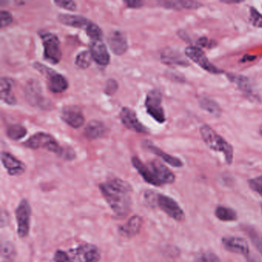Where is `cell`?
<instances>
[{
    "label": "cell",
    "mask_w": 262,
    "mask_h": 262,
    "mask_svg": "<svg viewBox=\"0 0 262 262\" xmlns=\"http://www.w3.org/2000/svg\"><path fill=\"white\" fill-rule=\"evenodd\" d=\"M85 32H86L87 36L90 37L91 41L102 39V30H101L100 27H98L96 24H93V23L91 22V24L88 26V27L85 29Z\"/></svg>",
    "instance_id": "obj_32"
},
{
    "label": "cell",
    "mask_w": 262,
    "mask_h": 262,
    "mask_svg": "<svg viewBox=\"0 0 262 262\" xmlns=\"http://www.w3.org/2000/svg\"><path fill=\"white\" fill-rule=\"evenodd\" d=\"M260 136H262V128H260Z\"/></svg>",
    "instance_id": "obj_45"
},
{
    "label": "cell",
    "mask_w": 262,
    "mask_h": 262,
    "mask_svg": "<svg viewBox=\"0 0 262 262\" xmlns=\"http://www.w3.org/2000/svg\"><path fill=\"white\" fill-rule=\"evenodd\" d=\"M199 132L205 145L213 151L223 153L226 163L229 165H231L234 157L232 145L228 143L222 136L217 134L208 125H202Z\"/></svg>",
    "instance_id": "obj_2"
},
{
    "label": "cell",
    "mask_w": 262,
    "mask_h": 262,
    "mask_svg": "<svg viewBox=\"0 0 262 262\" xmlns=\"http://www.w3.org/2000/svg\"><path fill=\"white\" fill-rule=\"evenodd\" d=\"M198 46L200 47V48H207V49H212L214 47H217V43L215 41L212 40V39H209L208 38L203 36V37H200L197 40Z\"/></svg>",
    "instance_id": "obj_41"
},
{
    "label": "cell",
    "mask_w": 262,
    "mask_h": 262,
    "mask_svg": "<svg viewBox=\"0 0 262 262\" xmlns=\"http://www.w3.org/2000/svg\"><path fill=\"white\" fill-rule=\"evenodd\" d=\"M54 4L59 8L69 10V11H76V9H77V5H76V3L74 2V1L57 0V1H54Z\"/></svg>",
    "instance_id": "obj_39"
},
{
    "label": "cell",
    "mask_w": 262,
    "mask_h": 262,
    "mask_svg": "<svg viewBox=\"0 0 262 262\" xmlns=\"http://www.w3.org/2000/svg\"><path fill=\"white\" fill-rule=\"evenodd\" d=\"M32 208L27 199H22L16 209V220L17 233L19 237L24 238L30 234Z\"/></svg>",
    "instance_id": "obj_7"
},
{
    "label": "cell",
    "mask_w": 262,
    "mask_h": 262,
    "mask_svg": "<svg viewBox=\"0 0 262 262\" xmlns=\"http://www.w3.org/2000/svg\"><path fill=\"white\" fill-rule=\"evenodd\" d=\"M105 126L100 121H91L84 129V136L90 140L100 139L105 133Z\"/></svg>",
    "instance_id": "obj_24"
},
{
    "label": "cell",
    "mask_w": 262,
    "mask_h": 262,
    "mask_svg": "<svg viewBox=\"0 0 262 262\" xmlns=\"http://www.w3.org/2000/svg\"><path fill=\"white\" fill-rule=\"evenodd\" d=\"M93 60V56L90 51H82L76 56V65L79 68L85 70L91 66Z\"/></svg>",
    "instance_id": "obj_31"
},
{
    "label": "cell",
    "mask_w": 262,
    "mask_h": 262,
    "mask_svg": "<svg viewBox=\"0 0 262 262\" xmlns=\"http://www.w3.org/2000/svg\"><path fill=\"white\" fill-rule=\"evenodd\" d=\"M261 210H262V205H261Z\"/></svg>",
    "instance_id": "obj_46"
},
{
    "label": "cell",
    "mask_w": 262,
    "mask_h": 262,
    "mask_svg": "<svg viewBox=\"0 0 262 262\" xmlns=\"http://www.w3.org/2000/svg\"><path fill=\"white\" fill-rule=\"evenodd\" d=\"M13 16L10 12L2 10L1 11V28L9 27L13 23Z\"/></svg>",
    "instance_id": "obj_42"
},
{
    "label": "cell",
    "mask_w": 262,
    "mask_h": 262,
    "mask_svg": "<svg viewBox=\"0 0 262 262\" xmlns=\"http://www.w3.org/2000/svg\"><path fill=\"white\" fill-rule=\"evenodd\" d=\"M27 128L19 124L10 125L7 129V136L13 141L21 140L27 136Z\"/></svg>",
    "instance_id": "obj_29"
},
{
    "label": "cell",
    "mask_w": 262,
    "mask_h": 262,
    "mask_svg": "<svg viewBox=\"0 0 262 262\" xmlns=\"http://www.w3.org/2000/svg\"><path fill=\"white\" fill-rule=\"evenodd\" d=\"M61 119L73 128H79L85 123V118L79 107L66 106L61 112Z\"/></svg>",
    "instance_id": "obj_13"
},
{
    "label": "cell",
    "mask_w": 262,
    "mask_h": 262,
    "mask_svg": "<svg viewBox=\"0 0 262 262\" xmlns=\"http://www.w3.org/2000/svg\"><path fill=\"white\" fill-rule=\"evenodd\" d=\"M124 3H125L127 7L131 9L142 8L144 6V4H145V2H143V1H138V0H136V1H125Z\"/></svg>",
    "instance_id": "obj_43"
},
{
    "label": "cell",
    "mask_w": 262,
    "mask_h": 262,
    "mask_svg": "<svg viewBox=\"0 0 262 262\" xmlns=\"http://www.w3.org/2000/svg\"><path fill=\"white\" fill-rule=\"evenodd\" d=\"M1 162L8 174L11 176H21L25 172L27 168L22 161L19 160L14 156L7 151H4L1 154Z\"/></svg>",
    "instance_id": "obj_16"
},
{
    "label": "cell",
    "mask_w": 262,
    "mask_h": 262,
    "mask_svg": "<svg viewBox=\"0 0 262 262\" xmlns=\"http://www.w3.org/2000/svg\"><path fill=\"white\" fill-rule=\"evenodd\" d=\"M142 226V217L133 215L128 222L119 228V233L124 237H133L140 232Z\"/></svg>",
    "instance_id": "obj_19"
},
{
    "label": "cell",
    "mask_w": 262,
    "mask_h": 262,
    "mask_svg": "<svg viewBox=\"0 0 262 262\" xmlns=\"http://www.w3.org/2000/svg\"><path fill=\"white\" fill-rule=\"evenodd\" d=\"M162 103V94L157 89L151 90L147 94L145 105L147 113L159 123H164L166 121Z\"/></svg>",
    "instance_id": "obj_6"
},
{
    "label": "cell",
    "mask_w": 262,
    "mask_h": 262,
    "mask_svg": "<svg viewBox=\"0 0 262 262\" xmlns=\"http://www.w3.org/2000/svg\"><path fill=\"white\" fill-rule=\"evenodd\" d=\"M185 54L190 60L192 61L196 65L200 67L202 70L211 73V74L217 75L223 73L222 70H219L217 67L210 62L209 59L205 55V52L200 47L189 46L185 49Z\"/></svg>",
    "instance_id": "obj_9"
},
{
    "label": "cell",
    "mask_w": 262,
    "mask_h": 262,
    "mask_svg": "<svg viewBox=\"0 0 262 262\" xmlns=\"http://www.w3.org/2000/svg\"><path fill=\"white\" fill-rule=\"evenodd\" d=\"M216 217L222 222H234L237 220V214L232 208L217 206L214 211Z\"/></svg>",
    "instance_id": "obj_28"
},
{
    "label": "cell",
    "mask_w": 262,
    "mask_h": 262,
    "mask_svg": "<svg viewBox=\"0 0 262 262\" xmlns=\"http://www.w3.org/2000/svg\"><path fill=\"white\" fill-rule=\"evenodd\" d=\"M249 22L256 28H262V14L254 7H250Z\"/></svg>",
    "instance_id": "obj_34"
},
{
    "label": "cell",
    "mask_w": 262,
    "mask_h": 262,
    "mask_svg": "<svg viewBox=\"0 0 262 262\" xmlns=\"http://www.w3.org/2000/svg\"><path fill=\"white\" fill-rule=\"evenodd\" d=\"M221 3L225 4H242V2H241V1H221Z\"/></svg>",
    "instance_id": "obj_44"
},
{
    "label": "cell",
    "mask_w": 262,
    "mask_h": 262,
    "mask_svg": "<svg viewBox=\"0 0 262 262\" xmlns=\"http://www.w3.org/2000/svg\"><path fill=\"white\" fill-rule=\"evenodd\" d=\"M159 5L168 10H183L182 1H161Z\"/></svg>",
    "instance_id": "obj_37"
},
{
    "label": "cell",
    "mask_w": 262,
    "mask_h": 262,
    "mask_svg": "<svg viewBox=\"0 0 262 262\" xmlns=\"http://www.w3.org/2000/svg\"><path fill=\"white\" fill-rule=\"evenodd\" d=\"M156 203L162 211L174 220L177 222H183L185 220V215L183 210L172 198L165 194H158L156 197Z\"/></svg>",
    "instance_id": "obj_10"
},
{
    "label": "cell",
    "mask_w": 262,
    "mask_h": 262,
    "mask_svg": "<svg viewBox=\"0 0 262 262\" xmlns=\"http://www.w3.org/2000/svg\"><path fill=\"white\" fill-rule=\"evenodd\" d=\"M90 49L93 60L96 63L102 67H105L110 64V53L102 39L91 41Z\"/></svg>",
    "instance_id": "obj_17"
},
{
    "label": "cell",
    "mask_w": 262,
    "mask_h": 262,
    "mask_svg": "<svg viewBox=\"0 0 262 262\" xmlns=\"http://www.w3.org/2000/svg\"><path fill=\"white\" fill-rule=\"evenodd\" d=\"M58 19L61 24L65 26L85 30L91 24V21L89 20L87 18L79 15L59 14Z\"/></svg>",
    "instance_id": "obj_20"
},
{
    "label": "cell",
    "mask_w": 262,
    "mask_h": 262,
    "mask_svg": "<svg viewBox=\"0 0 262 262\" xmlns=\"http://www.w3.org/2000/svg\"><path fill=\"white\" fill-rule=\"evenodd\" d=\"M108 43L112 52L117 56L125 54L128 50L126 36L119 30H114L108 34Z\"/></svg>",
    "instance_id": "obj_18"
},
{
    "label": "cell",
    "mask_w": 262,
    "mask_h": 262,
    "mask_svg": "<svg viewBox=\"0 0 262 262\" xmlns=\"http://www.w3.org/2000/svg\"><path fill=\"white\" fill-rule=\"evenodd\" d=\"M70 257L75 262H99L100 250L96 245L85 243L70 250Z\"/></svg>",
    "instance_id": "obj_8"
},
{
    "label": "cell",
    "mask_w": 262,
    "mask_h": 262,
    "mask_svg": "<svg viewBox=\"0 0 262 262\" xmlns=\"http://www.w3.org/2000/svg\"><path fill=\"white\" fill-rule=\"evenodd\" d=\"M99 191L117 216L126 215L131 208L133 187L120 179H112L99 185Z\"/></svg>",
    "instance_id": "obj_1"
},
{
    "label": "cell",
    "mask_w": 262,
    "mask_h": 262,
    "mask_svg": "<svg viewBox=\"0 0 262 262\" xmlns=\"http://www.w3.org/2000/svg\"><path fill=\"white\" fill-rule=\"evenodd\" d=\"M222 244L225 249L230 252L244 256H248L249 254V246L247 241L243 237L234 236L224 237Z\"/></svg>",
    "instance_id": "obj_15"
},
{
    "label": "cell",
    "mask_w": 262,
    "mask_h": 262,
    "mask_svg": "<svg viewBox=\"0 0 262 262\" xmlns=\"http://www.w3.org/2000/svg\"><path fill=\"white\" fill-rule=\"evenodd\" d=\"M244 230H245L246 234L249 236L254 246L257 248V251L262 255V235H260L258 232L256 231V230L251 228V227H245V228H244Z\"/></svg>",
    "instance_id": "obj_30"
},
{
    "label": "cell",
    "mask_w": 262,
    "mask_h": 262,
    "mask_svg": "<svg viewBox=\"0 0 262 262\" xmlns=\"http://www.w3.org/2000/svg\"><path fill=\"white\" fill-rule=\"evenodd\" d=\"M43 46V57L53 65L59 63L62 59L60 42L57 36L53 33L43 32L39 33Z\"/></svg>",
    "instance_id": "obj_3"
},
{
    "label": "cell",
    "mask_w": 262,
    "mask_h": 262,
    "mask_svg": "<svg viewBox=\"0 0 262 262\" xmlns=\"http://www.w3.org/2000/svg\"><path fill=\"white\" fill-rule=\"evenodd\" d=\"M248 185L251 190L260 194L262 197V176L253 178L248 180Z\"/></svg>",
    "instance_id": "obj_36"
},
{
    "label": "cell",
    "mask_w": 262,
    "mask_h": 262,
    "mask_svg": "<svg viewBox=\"0 0 262 262\" xmlns=\"http://www.w3.org/2000/svg\"><path fill=\"white\" fill-rule=\"evenodd\" d=\"M161 60L166 65L182 66L187 67L189 65L188 61L177 51L171 49H165L161 53Z\"/></svg>",
    "instance_id": "obj_22"
},
{
    "label": "cell",
    "mask_w": 262,
    "mask_h": 262,
    "mask_svg": "<svg viewBox=\"0 0 262 262\" xmlns=\"http://www.w3.org/2000/svg\"><path fill=\"white\" fill-rule=\"evenodd\" d=\"M148 165L151 169L159 187L172 184L176 181V176L174 173L159 160L151 161Z\"/></svg>",
    "instance_id": "obj_12"
},
{
    "label": "cell",
    "mask_w": 262,
    "mask_h": 262,
    "mask_svg": "<svg viewBox=\"0 0 262 262\" xmlns=\"http://www.w3.org/2000/svg\"><path fill=\"white\" fill-rule=\"evenodd\" d=\"M145 148L149 150L151 152L154 153L156 156H159L164 162H166L167 164L171 165V166L174 167V168H181V167L183 166V162L181 161V159L174 157V156H170L169 154L162 151V149L158 148L157 146L153 145L151 142H145Z\"/></svg>",
    "instance_id": "obj_23"
},
{
    "label": "cell",
    "mask_w": 262,
    "mask_h": 262,
    "mask_svg": "<svg viewBox=\"0 0 262 262\" xmlns=\"http://www.w3.org/2000/svg\"><path fill=\"white\" fill-rule=\"evenodd\" d=\"M199 103L201 108L214 117H219L222 115V110L217 102L207 96H200Z\"/></svg>",
    "instance_id": "obj_26"
},
{
    "label": "cell",
    "mask_w": 262,
    "mask_h": 262,
    "mask_svg": "<svg viewBox=\"0 0 262 262\" xmlns=\"http://www.w3.org/2000/svg\"><path fill=\"white\" fill-rule=\"evenodd\" d=\"M120 119L122 124L128 129L138 133H147L148 128L141 123L137 115L132 108L124 107L120 112Z\"/></svg>",
    "instance_id": "obj_14"
},
{
    "label": "cell",
    "mask_w": 262,
    "mask_h": 262,
    "mask_svg": "<svg viewBox=\"0 0 262 262\" xmlns=\"http://www.w3.org/2000/svg\"><path fill=\"white\" fill-rule=\"evenodd\" d=\"M24 96L27 102L32 106L44 108L46 100L42 96V89L39 81L30 79L26 85Z\"/></svg>",
    "instance_id": "obj_11"
},
{
    "label": "cell",
    "mask_w": 262,
    "mask_h": 262,
    "mask_svg": "<svg viewBox=\"0 0 262 262\" xmlns=\"http://www.w3.org/2000/svg\"><path fill=\"white\" fill-rule=\"evenodd\" d=\"M227 77L231 82L237 85V88L241 91L243 92L245 94L248 95L249 97L252 96V88H251V83H250L249 79L248 78L242 76V75L231 74V73H228Z\"/></svg>",
    "instance_id": "obj_27"
},
{
    "label": "cell",
    "mask_w": 262,
    "mask_h": 262,
    "mask_svg": "<svg viewBox=\"0 0 262 262\" xmlns=\"http://www.w3.org/2000/svg\"><path fill=\"white\" fill-rule=\"evenodd\" d=\"M24 145L32 149L45 148L49 151L59 155L61 157L64 151V148L59 145L57 141L51 135L45 133H38L33 135L27 142H24Z\"/></svg>",
    "instance_id": "obj_4"
},
{
    "label": "cell",
    "mask_w": 262,
    "mask_h": 262,
    "mask_svg": "<svg viewBox=\"0 0 262 262\" xmlns=\"http://www.w3.org/2000/svg\"><path fill=\"white\" fill-rule=\"evenodd\" d=\"M118 89H119V84H118L117 81L113 79H110L105 83L104 92L108 96H113V95L116 94Z\"/></svg>",
    "instance_id": "obj_38"
},
{
    "label": "cell",
    "mask_w": 262,
    "mask_h": 262,
    "mask_svg": "<svg viewBox=\"0 0 262 262\" xmlns=\"http://www.w3.org/2000/svg\"><path fill=\"white\" fill-rule=\"evenodd\" d=\"M34 67L38 71L46 75L47 78V85L48 89L53 93H64L69 88L67 79L62 75L56 73L54 70L49 69L48 67L36 62Z\"/></svg>",
    "instance_id": "obj_5"
},
{
    "label": "cell",
    "mask_w": 262,
    "mask_h": 262,
    "mask_svg": "<svg viewBox=\"0 0 262 262\" xmlns=\"http://www.w3.org/2000/svg\"><path fill=\"white\" fill-rule=\"evenodd\" d=\"M16 256L14 245L11 242H6L2 245V257L6 260H13Z\"/></svg>",
    "instance_id": "obj_35"
},
{
    "label": "cell",
    "mask_w": 262,
    "mask_h": 262,
    "mask_svg": "<svg viewBox=\"0 0 262 262\" xmlns=\"http://www.w3.org/2000/svg\"><path fill=\"white\" fill-rule=\"evenodd\" d=\"M194 262H221L220 258L214 253L204 251L197 254Z\"/></svg>",
    "instance_id": "obj_33"
},
{
    "label": "cell",
    "mask_w": 262,
    "mask_h": 262,
    "mask_svg": "<svg viewBox=\"0 0 262 262\" xmlns=\"http://www.w3.org/2000/svg\"><path fill=\"white\" fill-rule=\"evenodd\" d=\"M1 99L8 105H13L16 103V97L13 93V81L7 77L1 78L0 82Z\"/></svg>",
    "instance_id": "obj_25"
},
{
    "label": "cell",
    "mask_w": 262,
    "mask_h": 262,
    "mask_svg": "<svg viewBox=\"0 0 262 262\" xmlns=\"http://www.w3.org/2000/svg\"><path fill=\"white\" fill-rule=\"evenodd\" d=\"M132 163H133L134 168L137 170L139 174L142 176L145 182L149 185H154V186L159 187L152 172L148 165L144 164L139 158L134 156L132 159Z\"/></svg>",
    "instance_id": "obj_21"
},
{
    "label": "cell",
    "mask_w": 262,
    "mask_h": 262,
    "mask_svg": "<svg viewBox=\"0 0 262 262\" xmlns=\"http://www.w3.org/2000/svg\"><path fill=\"white\" fill-rule=\"evenodd\" d=\"M54 260L56 262H74L68 253L62 250H57L54 254Z\"/></svg>",
    "instance_id": "obj_40"
}]
</instances>
